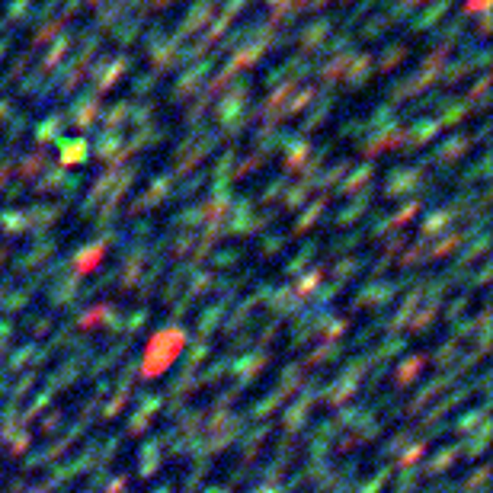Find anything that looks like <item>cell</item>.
Wrapping results in <instances>:
<instances>
[{
    "mask_svg": "<svg viewBox=\"0 0 493 493\" xmlns=\"http://www.w3.org/2000/svg\"><path fill=\"white\" fill-rule=\"evenodd\" d=\"M100 257H103V247H93V250L87 253V257H80L77 263H80V269H90V263H96Z\"/></svg>",
    "mask_w": 493,
    "mask_h": 493,
    "instance_id": "obj_1",
    "label": "cell"
},
{
    "mask_svg": "<svg viewBox=\"0 0 493 493\" xmlns=\"http://www.w3.org/2000/svg\"><path fill=\"white\" fill-rule=\"evenodd\" d=\"M490 0H468V13H484Z\"/></svg>",
    "mask_w": 493,
    "mask_h": 493,
    "instance_id": "obj_2",
    "label": "cell"
}]
</instances>
